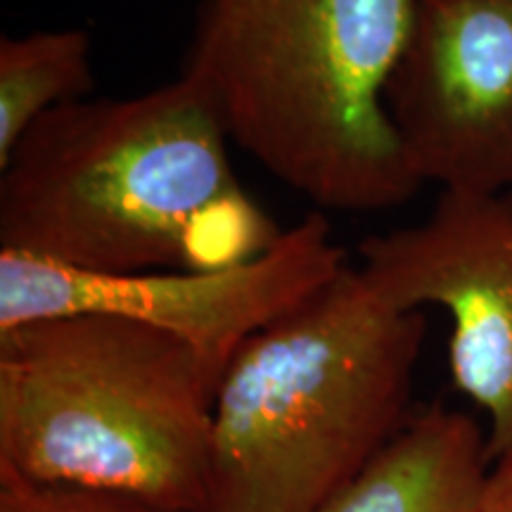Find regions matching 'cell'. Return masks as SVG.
Listing matches in <instances>:
<instances>
[{"mask_svg": "<svg viewBox=\"0 0 512 512\" xmlns=\"http://www.w3.org/2000/svg\"><path fill=\"white\" fill-rule=\"evenodd\" d=\"M228 143L188 76L55 107L0 166V249L102 275L252 259L283 230L242 190Z\"/></svg>", "mask_w": 512, "mask_h": 512, "instance_id": "obj_1", "label": "cell"}, {"mask_svg": "<svg viewBox=\"0 0 512 512\" xmlns=\"http://www.w3.org/2000/svg\"><path fill=\"white\" fill-rule=\"evenodd\" d=\"M413 17L415 0H202L183 76L316 207L394 209L422 185L387 110Z\"/></svg>", "mask_w": 512, "mask_h": 512, "instance_id": "obj_2", "label": "cell"}, {"mask_svg": "<svg viewBox=\"0 0 512 512\" xmlns=\"http://www.w3.org/2000/svg\"><path fill=\"white\" fill-rule=\"evenodd\" d=\"M427 318L347 266L242 347L214 396L207 512H318L413 418Z\"/></svg>", "mask_w": 512, "mask_h": 512, "instance_id": "obj_3", "label": "cell"}, {"mask_svg": "<svg viewBox=\"0 0 512 512\" xmlns=\"http://www.w3.org/2000/svg\"><path fill=\"white\" fill-rule=\"evenodd\" d=\"M216 389L176 337L81 313L0 332V479L207 512Z\"/></svg>", "mask_w": 512, "mask_h": 512, "instance_id": "obj_4", "label": "cell"}, {"mask_svg": "<svg viewBox=\"0 0 512 512\" xmlns=\"http://www.w3.org/2000/svg\"><path fill=\"white\" fill-rule=\"evenodd\" d=\"M323 211L306 214L252 259L214 271L102 275L0 249V332L105 313L183 342L219 389L233 356L347 268Z\"/></svg>", "mask_w": 512, "mask_h": 512, "instance_id": "obj_5", "label": "cell"}, {"mask_svg": "<svg viewBox=\"0 0 512 512\" xmlns=\"http://www.w3.org/2000/svg\"><path fill=\"white\" fill-rule=\"evenodd\" d=\"M358 256L387 304L446 309L451 377L489 418V460L512 451V190H441L420 223L368 235Z\"/></svg>", "mask_w": 512, "mask_h": 512, "instance_id": "obj_6", "label": "cell"}, {"mask_svg": "<svg viewBox=\"0 0 512 512\" xmlns=\"http://www.w3.org/2000/svg\"><path fill=\"white\" fill-rule=\"evenodd\" d=\"M387 110L420 183L512 190V0H415Z\"/></svg>", "mask_w": 512, "mask_h": 512, "instance_id": "obj_7", "label": "cell"}, {"mask_svg": "<svg viewBox=\"0 0 512 512\" xmlns=\"http://www.w3.org/2000/svg\"><path fill=\"white\" fill-rule=\"evenodd\" d=\"M489 465L479 422L430 406L318 512H470Z\"/></svg>", "mask_w": 512, "mask_h": 512, "instance_id": "obj_8", "label": "cell"}, {"mask_svg": "<svg viewBox=\"0 0 512 512\" xmlns=\"http://www.w3.org/2000/svg\"><path fill=\"white\" fill-rule=\"evenodd\" d=\"M93 86V41L86 29L0 38V166L34 121L88 98Z\"/></svg>", "mask_w": 512, "mask_h": 512, "instance_id": "obj_9", "label": "cell"}, {"mask_svg": "<svg viewBox=\"0 0 512 512\" xmlns=\"http://www.w3.org/2000/svg\"><path fill=\"white\" fill-rule=\"evenodd\" d=\"M0 512H178L105 491L0 479Z\"/></svg>", "mask_w": 512, "mask_h": 512, "instance_id": "obj_10", "label": "cell"}, {"mask_svg": "<svg viewBox=\"0 0 512 512\" xmlns=\"http://www.w3.org/2000/svg\"><path fill=\"white\" fill-rule=\"evenodd\" d=\"M470 512H512V451L491 460Z\"/></svg>", "mask_w": 512, "mask_h": 512, "instance_id": "obj_11", "label": "cell"}]
</instances>
